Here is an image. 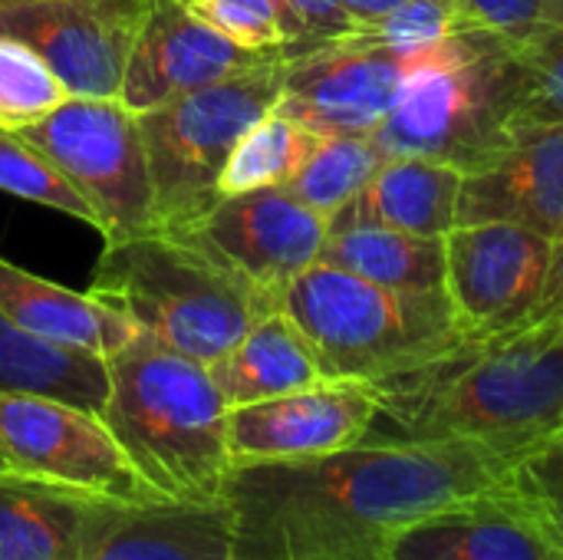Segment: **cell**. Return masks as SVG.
<instances>
[{"instance_id": "1", "label": "cell", "mask_w": 563, "mask_h": 560, "mask_svg": "<svg viewBox=\"0 0 563 560\" xmlns=\"http://www.w3.org/2000/svg\"><path fill=\"white\" fill-rule=\"evenodd\" d=\"M541 442L366 436L327 455L234 465L224 502L234 512L241 560H376L393 531L518 479Z\"/></svg>"}, {"instance_id": "2", "label": "cell", "mask_w": 563, "mask_h": 560, "mask_svg": "<svg viewBox=\"0 0 563 560\" xmlns=\"http://www.w3.org/2000/svg\"><path fill=\"white\" fill-rule=\"evenodd\" d=\"M376 396L369 436L534 446L563 426V317L462 337Z\"/></svg>"}, {"instance_id": "3", "label": "cell", "mask_w": 563, "mask_h": 560, "mask_svg": "<svg viewBox=\"0 0 563 560\" xmlns=\"http://www.w3.org/2000/svg\"><path fill=\"white\" fill-rule=\"evenodd\" d=\"M106 370L99 416L139 475L165 502H221L231 472L228 406L208 366L135 333L106 356Z\"/></svg>"}, {"instance_id": "4", "label": "cell", "mask_w": 563, "mask_h": 560, "mask_svg": "<svg viewBox=\"0 0 563 560\" xmlns=\"http://www.w3.org/2000/svg\"><path fill=\"white\" fill-rule=\"evenodd\" d=\"M525 122L515 40L462 26L409 63L393 112L369 135L383 158H432L465 175L488 165Z\"/></svg>"}, {"instance_id": "5", "label": "cell", "mask_w": 563, "mask_h": 560, "mask_svg": "<svg viewBox=\"0 0 563 560\" xmlns=\"http://www.w3.org/2000/svg\"><path fill=\"white\" fill-rule=\"evenodd\" d=\"M86 294L125 314L139 333L205 366L277 307L168 231L106 241Z\"/></svg>"}, {"instance_id": "6", "label": "cell", "mask_w": 563, "mask_h": 560, "mask_svg": "<svg viewBox=\"0 0 563 560\" xmlns=\"http://www.w3.org/2000/svg\"><path fill=\"white\" fill-rule=\"evenodd\" d=\"M277 307L307 337L323 380L376 386L462 340L445 294L393 290L323 261L290 281Z\"/></svg>"}, {"instance_id": "7", "label": "cell", "mask_w": 563, "mask_h": 560, "mask_svg": "<svg viewBox=\"0 0 563 560\" xmlns=\"http://www.w3.org/2000/svg\"><path fill=\"white\" fill-rule=\"evenodd\" d=\"M284 66L287 53H264L205 89L135 116L152 172L155 231L181 228L221 198V172L241 135L277 106Z\"/></svg>"}, {"instance_id": "8", "label": "cell", "mask_w": 563, "mask_h": 560, "mask_svg": "<svg viewBox=\"0 0 563 560\" xmlns=\"http://www.w3.org/2000/svg\"><path fill=\"white\" fill-rule=\"evenodd\" d=\"M20 135L86 198L106 241L155 231L142 129L122 99L69 96L46 119L20 129Z\"/></svg>"}, {"instance_id": "9", "label": "cell", "mask_w": 563, "mask_h": 560, "mask_svg": "<svg viewBox=\"0 0 563 560\" xmlns=\"http://www.w3.org/2000/svg\"><path fill=\"white\" fill-rule=\"evenodd\" d=\"M0 459L16 475L119 505L165 502L129 462L106 419L66 399L0 393Z\"/></svg>"}, {"instance_id": "10", "label": "cell", "mask_w": 563, "mask_h": 560, "mask_svg": "<svg viewBox=\"0 0 563 560\" xmlns=\"http://www.w3.org/2000/svg\"><path fill=\"white\" fill-rule=\"evenodd\" d=\"M168 234L188 241L277 304L284 287L320 261L330 221L307 208L287 185H277L224 195L201 218Z\"/></svg>"}, {"instance_id": "11", "label": "cell", "mask_w": 563, "mask_h": 560, "mask_svg": "<svg viewBox=\"0 0 563 560\" xmlns=\"http://www.w3.org/2000/svg\"><path fill=\"white\" fill-rule=\"evenodd\" d=\"M554 241L508 221H472L445 234V297L462 337L538 317Z\"/></svg>"}, {"instance_id": "12", "label": "cell", "mask_w": 563, "mask_h": 560, "mask_svg": "<svg viewBox=\"0 0 563 560\" xmlns=\"http://www.w3.org/2000/svg\"><path fill=\"white\" fill-rule=\"evenodd\" d=\"M376 560H563V528L521 469L495 492L393 531Z\"/></svg>"}, {"instance_id": "13", "label": "cell", "mask_w": 563, "mask_h": 560, "mask_svg": "<svg viewBox=\"0 0 563 560\" xmlns=\"http://www.w3.org/2000/svg\"><path fill=\"white\" fill-rule=\"evenodd\" d=\"M409 63L366 30L294 50L277 109L317 135H373L393 112Z\"/></svg>"}, {"instance_id": "14", "label": "cell", "mask_w": 563, "mask_h": 560, "mask_svg": "<svg viewBox=\"0 0 563 560\" xmlns=\"http://www.w3.org/2000/svg\"><path fill=\"white\" fill-rule=\"evenodd\" d=\"M145 0H33L0 7V36L33 46L69 96L119 99Z\"/></svg>"}, {"instance_id": "15", "label": "cell", "mask_w": 563, "mask_h": 560, "mask_svg": "<svg viewBox=\"0 0 563 560\" xmlns=\"http://www.w3.org/2000/svg\"><path fill=\"white\" fill-rule=\"evenodd\" d=\"M376 416V386L353 380H320L274 399L228 409V459L234 469L340 452L363 442L373 432Z\"/></svg>"}, {"instance_id": "16", "label": "cell", "mask_w": 563, "mask_h": 560, "mask_svg": "<svg viewBox=\"0 0 563 560\" xmlns=\"http://www.w3.org/2000/svg\"><path fill=\"white\" fill-rule=\"evenodd\" d=\"M261 56L218 33L185 0H145L119 99L139 116L205 89Z\"/></svg>"}, {"instance_id": "17", "label": "cell", "mask_w": 563, "mask_h": 560, "mask_svg": "<svg viewBox=\"0 0 563 560\" xmlns=\"http://www.w3.org/2000/svg\"><path fill=\"white\" fill-rule=\"evenodd\" d=\"M508 221L551 241L563 234V122H518L511 142L465 175L459 224Z\"/></svg>"}, {"instance_id": "18", "label": "cell", "mask_w": 563, "mask_h": 560, "mask_svg": "<svg viewBox=\"0 0 563 560\" xmlns=\"http://www.w3.org/2000/svg\"><path fill=\"white\" fill-rule=\"evenodd\" d=\"M79 560H241L234 512L224 498L122 505Z\"/></svg>"}, {"instance_id": "19", "label": "cell", "mask_w": 563, "mask_h": 560, "mask_svg": "<svg viewBox=\"0 0 563 560\" xmlns=\"http://www.w3.org/2000/svg\"><path fill=\"white\" fill-rule=\"evenodd\" d=\"M119 502L0 472V560H79Z\"/></svg>"}, {"instance_id": "20", "label": "cell", "mask_w": 563, "mask_h": 560, "mask_svg": "<svg viewBox=\"0 0 563 560\" xmlns=\"http://www.w3.org/2000/svg\"><path fill=\"white\" fill-rule=\"evenodd\" d=\"M0 310L36 340L102 360L139 333L135 323L115 307L96 300L92 294L36 277L7 257H0Z\"/></svg>"}, {"instance_id": "21", "label": "cell", "mask_w": 563, "mask_h": 560, "mask_svg": "<svg viewBox=\"0 0 563 560\" xmlns=\"http://www.w3.org/2000/svg\"><path fill=\"white\" fill-rule=\"evenodd\" d=\"M465 172L432 158H383L366 188L330 218V228L383 224L422 238H445L459 228V198Z\"/></svg>"}, {"instance_id": "22", "label": "cell", "mask_w": 563, "mask_h": 560, "mask_svg": "<svg viewBox=\"0 0 563 560\" xmlns=\"http://www.w3.org/2000/svg\"><path fill=\"white\" fill-rule=\"evenodd\" d=\"M208 373L228 409L274 399L323 380L307 337L280 307L261 314L224 356L208 363Z\"/></svg>"}, {"instance_id": "23", "label": "cell", "mask_w": 563, "mask_h": 560, "mask_svg": "<svg viewBox=\"0 0 563 560\" xmlns=\"http://www.w3.org/2000/svg\"><path fill=\"white\" fill-rule=\"evenodd\" d=\"M320 261L393 290L445 294V238H422L383 224L330 228Z\"/></svg>"}, {"instance_id": "24", "label": "cell", "mask_w": 563, "mask_h": 560, "mask_svg": "<svg viewBox=\"0 0 563 560\" xmlns=\"http://www.w3.org/2000/svg\"><path fill=\"white\" fill-rule=\"evenodd\" d=\"M0 393H40L99 413L109 370L102 356L30 337L0 310Z\"/></svg>"}, {"instance_id": "25", "label": "cell", "mask_w": 563, "mask_h": 560, "mask_svg": "<svg viewBox=\"0 0 563 560\" xmlns=\"http://www.w3.org/2000/svg\"><path fill=\"white\" fill-rule=\"evenodd\" d=\"M317 139H320L317 132H310L307 125L284 116L274 106L234 145V152H231V158H228V165L221 172V182H218L221 198L238 195V191L287 185L300 172L307 155L313 152Z\"/></svg>"}, {"instance_id": "26", "label": "cell", "mask_w": 563, "mask_h": 560, "mask_svg": "<svg viewBox=\"0 0 563 560\" xmlns=\"http://www.w3.org/2000/svg\"><path fill=\"white\" fill-rule=\"evenodd\" d=\"M383 165V152L369 135H320L287 188L327 221L340 215Z\"/></svg>"}, {"instance_id": "27", "label": "cell", "mask_w": 563, "mask_h": 560, "mask_svg": "<svg viewBox=\"0 0 563 560\" xmlns=\"http://www.w3.org/2000/svg\"><path fill=\"white\" fill-rule=\"evenodd\" d=\"M0 191L53 208L99 231V218L86 205V198L59 175V168L36 145H30L13 129H0Z\"/></svg>"}, {"instance_id": "28", "label": "cell", "mask_w": 563, "mask_h": 560, "mask_svg": "<svg viewBox=\"0 0 563 560\" xmlns=\"http://www.w3.org/2000/svg\"><path fill=\"white\" fill-rule=\"evenodd\" d=\"M525 122H563V0H548L534 30L515 43Z\"/></svg>"}, {"instance_id": "29", "label": "cell", "mask_w": 563, "mask_h": 560, "mask_svg": "<svg viewBox=\"0 0 563 560\" xmlns=\"http://www.w3.org/2000/svg\"><path fill=\"white\" fill-rule=\"evenodd\" d=\"M66 99V86L33 46L0 36V129L20 132L46 119Z\"/></svg>"}, {"instance_id": "30", "label": "cell", "mask_w": 563, "mask_h": 560, "mask_svg": "<svg viewBox=\"0 0 563 560\" xmlns=\"http://www.w3.org/2000/svg\"><path fill=\"white\" fill-rule=\"evenodd\" d=\"M462 13L455 0H402L376 23L363 26L376 43L402 59H419L439 50L449 36L462 30Z\"/></svg>"}, {"instance_id": "31", "label": "cell", "mask_w": 563, "mask_h": 560, "mask_svg": "<svg viewBox=\"0 0 563 560\" xmlns=\"http://www.w3.org/2000/svg\"><path fill=\"white\" fill-rule=\"evenodd\" d=\"M205 23L251 53H287L294 46L277 0H185Z\"/></svg>"}, {"instance_id": "32", "label": "cell", "mask_w": 563, "mask_h": 560, "mask_svg": "<svg viewBox=\"0 0 563 560\" xmlns=\"http://www.w3.org/2000/svg\"><path fill=\"white\" fill-rule=\"evenodd\" d=\"M284 17H287V26H290V36H294V50H307V46H317V43H327V40H340V36H350L356 30H363L340 0H277Z\"/></svg>"}, {"instance_id": "33", "label": "cell", "mask_w": 563, "mask_h": 560, "mask_svg": "<svg viewBox=\"0 0 563 560\" xmlns=\"http://www.w3.org/2000/svg\"><path fill=\"white\" fill-rule=\"evenodd\" d=\"M462 23L472 30H488L505 40H525L541 20L548 0H455Z\"/></svg>"}, {"instance_id": "34", "label": "cell", "mask_w": 563, "mask_h": 560, "mask_svg": "<svg viewBox=\"0 0 563 560\" xmlns=\"http://www.w3.org/2000/svg\"><path fill=\"white\" fill-rule=\"evenodd\" d=\"M525 475L528 482L551 502L554 515L561 518L563 528V426L558 432H551L525 462Z\"/></svg>"}, {"instance_id": "35", "label": "cell", "mask_w": 563, "mask_h": 560, "mask_svg": "<svg viewBox=\"0 0 563 560\" xmlns=\"http://www.w3.org/2000/svg\"><path fill=\"white\" fill-rule=\"evenodd\" d=\"M538 317H563V234L554 241L551 274H548V287H544Z\"/></svg>"}, {"instance_id": "36", "label": "cell", "mask_w": 563, "mask_h": 560, "mask_svg": "<svg viewBox=\"0 0 563 560\" xmlns=\"http://www.w3.org/2000/svg\"><path fill=\"white\" fill-rule=\"evenodd\" d=\"M343 7H346V13L360 23V26H369V23H376L379 17H386L396 3H402V0H340Z\"/></svg>"}, {"instance_id": "37", "label": "cell", "mask_w": 563, "mask_h": 560, "mask_svg": "<svg viewBox=\"0 0 563 560\" xmlns=\"http://www.w3.org/2000/svg\"><path fill=\"white\" fill-rule=\"evenodd\" d=\"M7 3H33V0H0V7H7Z\"/></svg>"}, {"instance_id": "38", "label": "cell", "mask_w": 563, "mask_h": 560, "mask_svg": "<svg viewBox=\"0 0 563 560\" xmlns=\"http://www.w3.org/2000/svg\"><path fill=\"white\" fill-rule=\"evenodd\" d=\"M313 560H360V558H313Z\"/></svg>"}, {"instance_id": "39", "label": "cell", "mask_w": 563, "mask_h": 560, "mask_svg": "<svg viewBox=\"0 0 563 560\" xmlns=\"http://www.w3.org/2000/svg\"><path fill=\"white\" fill-rule=\"evenodd\" d=\"M3 469H7V465H3V459H0V472H3Z\"/></svg>"}]
</instances>
